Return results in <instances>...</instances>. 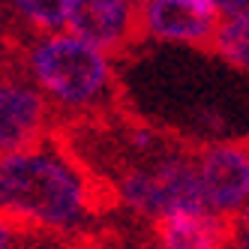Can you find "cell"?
Segmentation results:
<instances>
[{"instance_id": "52a82bcc", "label": "cell", "mask_w": 249, "mask_h": 249, "mask_svg": "<svg viewBox=\"0 0 249 249\" xmlns=\"http://www.w3.org/2000/svg\"><path fill=\"white\" fill-rule=\"evenodd\" d=\"M21 18L39 33H57L69 27V0H12Z\"/></svg>"}, {"instance_id": "9c48e42d", "label": "cell", "mask_w": 249, "mask_h": 249, "mask_svg": "<svg viewBox=\"0 0 249 249\" xmlns=\"http://www.w3.org/2000/svg\"><path fill=\"white\" fill-rule=\"evenodd\" d=\"M183 3H189L195 12H201V15H219L216 0H183Z\"/></svg>"}, {"instance_id": "5b68a950", "label": "cell", "mask_w": 249, "mask_h": 249, "mask_svg": "<svg viewBox=\"0 0 249 249\" xmlns=\"http://www.w3.org/2000/svg\"><path fill=\"white\" fill-rule=\"evenodd\" d=\"M222 15H201L183 0H141L138 6V27L141 36L189 42L204 54L213 51V36Z\"/></svg>"}, {"instance_id": "277c9868", "label": "cell", "mask_w": 249, "mask_h": 249, "mask_svg": "<svg viewBox=\"0 0 249 249\" xmlns=\"http://www.w3.org/2000/svg\"><path fill=\"white\" fill-rule=\"evenodd\" d=\"M243 213H168L150 222L156 249H234Z\"/></svg>"}, {"instance_id": "4fadbf2b", "label": "cell", "mask_w": 249, "mask_h": 249, "mask_svg": "<svg viewBox=\"0 0 249 249\" xmlns=\"http://www.w3.org/2000/svg\"><path fill=\"white\" fill-rule=\"evenodd\" d=\"M3 24H6V21H3V18H0V30H3Z\"/></svg>"}, {"instance_id": "6da1fadb", "label": "cell", "mask_w": 249, "mask_h": 249, "mask_svg": "<svg viewBox=\"0 0 249 249\" xmlns=\"http://www.w3.org/2000/svg\"><path fill=\"white\" fill-rule=\"evenodd\" d=\"M123 204L120 189L57 120L39 150L0 156V219L18 237H60Z\"/></svg>"}, {"instance_id": "7a4b0ae2", "label": "cell", "mask_w": 249, "mask_h": 249, "mask_svg": "<svg viewBox=\"0 0 249 249\" xmlns=\"http://www.w3.org/2000/svg\"><path fill=\"white\" fill-rule=\"evenodd\" d=\"M24 63L66 123H102L132 111L108 57L78 36H24Z\"/></svg>"}, {"instance_id": "ba28073f", "label": "cell", "mask_w": 249, "mask_h": 249, "mask_svg": "<svg viewBox=\"0 0 249 249\" xmlns=\"http://www.w3.org/2000/svg\"><path fill=\"white\" fill-rule=\"evenodd\" d=\"M216 9L225 18H246L249 21V0H216Z\"/></svg>"}, {"instance_id": "8fae6325", "label": "cell", "mask_w": 249, "mask_h": 249, "mask_svg": "<svg viewBox=\"0 0 249 249\" xmlns=\"http://www.w3.org/2000/svg\"><path fill=\"white\" fill-rule=\"evenodd\" d=\"M234 249H249V210H243V225H240V234H237Z\"/></svg>"}, {"instance_id": "3957f363", "label": "cell", "mask_w": 249, "mask_h": 249, "mask_svg": "<svg viewBox=\"0 0 249 249\" xmlns=\"http://www.w3.org/2000/svg\"><path fill=\"white\" fill-rule=\"evenodd\" d=\"M198 174L213 213H243L249 198V159L237 141H210L198 150Z\"/></svg>"}, {"instance_id": "7c38bea8", "label": "cell", "mask_w": 249, "mask_h": 249, "mask_svg": "<svg viewBox=\"0 0 249 249\" xmlns=\"http://www.w3.org/2000/svg\"><path fill=\"white\" fill-rule=\"evenodd\" d=\"M237 144L243 147V153H246V159H249V138H237Z\"/></svg>"}, {"instance_id": "8992f818", "label": "cell", "mask_w": 249, "mask_h": 249, "mask_svg": "<svg viewBox=\"0 0 249 249\" xmlns=\"http://www.w3.org/2000/svg\"><path fill=\"white\" fill-rule=\"evenodd\" d=\"M210 54H219L225 63L249 72V21L246 18H225L222 15L216 36H213Z\"/></svg>"}, {"instance_id": "30bf717a", "label": "cell", "mask_w": 249, "mask_h": 249, "mask_svg": "<svg viewBox=\"0 0 249 249\" xmlns=\"http://www.w3.org/2000/svg\"><path fill=\"white\" fill-rule=\"evenodd\" d=\"M15 237H18V234H15V231L0 219V249H15V243H12Z\"/></svg>"}]
</instances>
